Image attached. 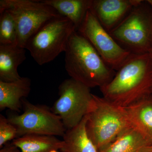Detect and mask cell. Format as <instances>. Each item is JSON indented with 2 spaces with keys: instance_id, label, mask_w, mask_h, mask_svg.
Listing matches in <instances>:
<instances>
[{
  "instance_id": "6da1fadb",
  "label": "cell",
  "mask_w": 152,
  "mask_h": 152,
  "mask_svg": "<svg viewBox=\"0 0 152 152\" xmlns=\"http://www.w3.org/2000/svg\"><path fill=\"white\" fill-rule=\"evenodd\" d=\"M100 89L106 99L123 108L152 96L150 54H131L111 80Z\"/></svg>"
},
{
  "instance_id": "7a4b0ae2",
  "label": "cell",
  "mask_w": 152,
  "mask_h": 152,
  "mask_svg": "<svg viewBox=\"0 0 152 152\" xmlns=\"http://www.w3.org/2000/svg\"><path fill=\"white\" fill-rule=\"evenodd\" d=\"M65 53V67L68 75L90 89L104 86L116 73L77 31L71 36Z\"/></svg>"
},
{
  "instance_id": "3957f363",
  "label": "cell",
  "mask_w": 152,
  "mask_h": 152,
  "mask_svg": "<svg viewBox=\"0 0 152 152\" xmlns=\"http://www.w3.org/2000/svg\"><path fill=\"white\" fill-rule=\"evenodd\" d=\"M86 118L87 133L99 151L133 127L124 108L94 94Z\"/></svg>"
},
{
  "instance_id": "277c9868",
  "label": "cell",
  "mask_w": 152,
  "mask_h": 152,
  "mask_svg": "<svg viewBox=\"0 0 152 152\" xmlns=\"http://www.w3.org/2000/svg\"><path fill=\"white\" fill-rule=\"evenodd\" d=\"M109 33L131 54L148 53L152 46L151 7L146 1H142Z\"/></svg>"
},
{
  "instance_id": "5b68a950",
  "label": "cell",
  "mask_w": 152,
  "mask_h": 152,
  "mask_svg": "<svg viewBox=\"0 0 152 152\" xmlns=\"http://www.w3.org/2000/svg\"><path fill=\"white\" fill-rule=\"evenodd\" d=\"M75 31V25L67 18L62 16L55 18L30 38L25 49L38 65H43L65 52L69 38Z\"/></svg>"
},
{
  "instance_id": "8992f818",
  "label": "cell",
  "mask_w": 152,
  "mask_h": 152,
  "mask_svg": "<svg viewBox=\"0 0 152 152\" xmlns=\"http://www.w3.org/2000/svg\"><path fill=\"white\" fill-rule=\"evenodd\" d=\"M3 10L12 16L18 32L17 45L25 49L30 38L45 24L61 16L42 0H1L0 11Z\"/></svg>"
},
{
  "instance_id": "52a82bcc",
  "label": "cell",
  "mask_w": 152,
  "mask_h": 152,
  "mask_svg": "<svg viewBox=\"0 0 152 152\" xmlns=\"http://www.w3.org/2000/svg\"><path fill=\"white\" fill-rule=\"evenodd\" d=\"M58 99L51 109L61 118L66 130L77 126L88 113L93 100L90 88L70 78L58 88Z\"/></svg>"
},
{
  "instance_id": "ba28073f",
  "label": "cell",
  "mask_w": 152,
  "mask_h": 152,
  "mask_svg": "<svg viewBox=\"0 0 152 152\" xmlns=\"http://www.w3.org/2000/svg\"><path fill=\"white\" fill-rule=\"evenodd\" d=\"M23 113L11 115L9 121L17 129L18 137L26 135L60 136L63 137L66 129L59 116L46 105H35L23 99Z\"/></svg>"
},
{
  "instance_id": "9c48e42d",
  "label": "cell",
  "mask_w": 152,
  "mask_h": 152,
  "mask_svg": "<svg viewBox=\"0 0 152 152\" xmlns=\"http://www.w3.org/2000/svg\"><path fill=\"white\" fill-rule=\"evenodd\" d=\"M77 31L89 42L106 64L115 71L119 69L131 54L117 42L91 10L87 12Z\"/></svg>"
},
{
  "instance_id": "30bf717a",
  "label": "cell",
  "mask_w": 152,
  "mask_h": 152,
  "mask_svg": "<svg viewBox=\"0 0 152 152\" xmlns=\"http://www.w3.org/2000/svg\"><path fill=\"white\" fill-rule=\"evenodd\" d=\"M142 0H93L91 10L101 25L110 31Z\"/></svg>"
},
{
  "instance_id": "8fae6325",
  "label": "cell",
  "mask_w": 152,
  "mask_h": 152,
  "mask_svg": "<svg viewBox=\"0 0 152 152\" xmlns=\"http://www.w3.org/2000/svg\"><path fill=\"white\" fill-rule=\"evenodd\" d=\"M31 80L21 77L18 80L5 82L0 80V110L5 109L20 112L23 98L28 96L31 91Z\"/></svg>"
},
{
  "instance_id": "7c38bea8",
  "label": "cell",
  "mask_w": 152,
  "mask_h": 152,
  "mask_svg": "<svg viewBox=\"0 0 152 152\" xmlns=\"http://www.w3.org/2000/svg\"><path fill=\"white\" fill-rule=\"evenodd\" d=\"M26 50L17 45H0V80L12 82L21 78L18 68L26 58Z\"/></svg>"
},
{
  "instance_id": "4fadbf2b",
  "label": "cell",
  "mask_w": 152,
  "mask_h": 152,
  "mask_svg": "<svg viewBox=\"0 0 152 152\" xmlns=\"http://www.w3.org/2000/svg\"><path fill=\"white\" fill-rule=\"evenodd\" d=\"M124 109L133 126L152 144V96Z\"/></svg>"
},
{
  "instance_id": "5bb4252c",
  "label": "cell",
  "mask_w": 152,
  "mask_h": 152,
  "mask_svg": "<svg viewBox=\"0 0 152 152\" xmlns=\"http://www.w3.org/2000/svg\"><path fill=\"white\" fill-rule=\"evenodd\" d=\"M99 152H152V144L133 126Z\"/></svg>"
},
{
  "instance_id": "9a60e30c",
  "label": "cell",
  "mask_w": 152,
  "mask_h": 152,
  "mask_svg": "<svg viewBox=\"0 0 152 152\" xmlns=\"http://www.w3.org/2000/svg\"><path fill=\"white\" fill-rule=\"evenodd\" d=\"M50 6L62 16L69 20L77 31L88 11L91 10L93 0H42Z\"/></svg>"
},
{
  "instance_id": "2e32d148",
  "label": "cell",
  "mask_w": 152,
  "mask_h": 152,
  "mask_svg": "<svg viewBox=\"0 0 152 152\" xmlns=\"http://www.w3.org/2000/svg\"><path fill=\"white\" fill-rule=\"evenodd\" d=\"M86 115L75 127L67 130L63 137L62 152H99L86 129Z\"/></svg>"
},
{
  "instance_id": "e0dca14e",
  "label": "cell",
  "mask_w": 152,
  "mask_h": 152,
  "mask_svg": "<svg viewBox=\"0 0 152 152\" xmlns=\"http://www.w3.org/2000/svg\"><path fill=\"white\" fill-rule=\"evenodd\" d=\"M12 143L20 152H50L61 150L64 145L63 141L55 136L34 134L19 137Z\"/></svg>"
},
{
  "instance_id": "ac0fdd59",
  "label": "cell",
  "mask_w": 152,
  "mask_h": 152,
  "mask_svg": "<svg viewBox=\"0 0 152 152\" xmlns=\"http://www.w3.org/2000/svg\"><path fill=\"white\" fill-rule=\"evenodd\" d=\"M18 32L12 16L6 10L0 11V45H17Z\"/></svg>"
},
{
  "instance_id": "d6986e66",
  "label": "cell",
  "mask_w": 152,
  "mask_h": 152,
  "mask_svg": "<svg viewBox=\"0 0 152 152\" xmlns=\"http://www.w3.org/2000/svg\"><path fill=\"white\" fill-rule=\"evenodd\" d=\"M18 137V132L15 127L2 114L0 115V148L9 141Z\"/></svg>"
},
{
  "instance_id": "ffe728a7",
  "label": "cell",
  "mask_w": 152,
  "mask_h": 152,
  "mask_svg": "<svg viewBox=\"0 0 152 152\" xmlns=\"http://www.w3.org/2000/svg\"><path fill=\"white\" fill-rule=\"evenodd\" d=\"M0 152H20L18 147L12 143L6 144L1 148Z\"/></svg>"
},
{
  "instance_id": "44dd1931",
  "label": "cell",
  "mask_w": 152,
  "mask_h": 152,
  "mask_svg": "<svg viewBox=\"0 0 152 152\" xmlns=\"http://www.w3.org/2000/svg\"><path fill=\"white\" fill-rule=\"evenodd\" d=\"M147 2L151 6V7L152 8V0H148L147 1Z\"/></svg>"
},
{
  "instance_id": "7402d4cb",
  "label": "cell",
  "mask_w": 152,
  "mask_h": 152,
  "mask_svg": "<svg viewBox=\"0 0 152 152\" xmlns=\"http://www.w3.org/2000/svg\"><path fill=\"white\" fill-rule=\"evenodd\" d=\"M149 53L150 54V56H151V58L152 59V46L151 48V50H150V52Z\"/></svg>"
},
{
  "instance_id": "603a6c76",
  "label": "cell",
  "mask_w": 152,
  "mask_h": 152,
  "mask_svg": "<svg viewBox=\"0 0 152 152\" xmlns=\"http://www.w3.org/2000/svg\"><path fill=\"white\" fill-rule=\"evenodd\" d=\"M57 151H58V150H52V151H50V152H58Z\"/></svg>"
}]
</instances>
